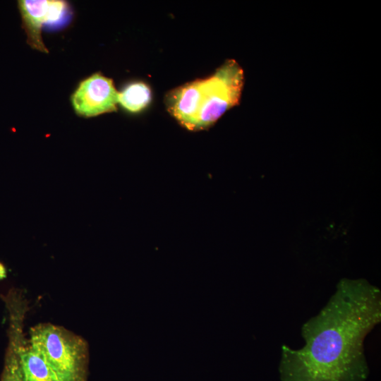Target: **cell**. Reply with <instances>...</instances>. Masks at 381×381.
Listing matches in <instances>:
<instances>
[{
  "instance_id": "obj_1",
  "label": "cell",
  "mask_w": 381,
  "mask_h": 381,
  "mask_svg": "<svg viewBox=\"0 0 381 381\" xmlns=\"http://www.w3.org/2000/svg\"><path fill=\"white\" fill-rule=\"evenodd\" d=\"M381 321V291L363 279L340 280L319 313L301 327L303 345H282L281 381H365L368 334Z\"/></svg>"
},
{
  "instance_id": "obj_2",
  "label": "cell",
  "mask_w": 381,
  "mask_h": 381,
  "mask_svg": "<svg viewBox=\"0 0 381 381\" xmlns=\"http://www.w3.org/2000/svg\"><path fill=\"white\" fill-rule=\"evenodd\" d=\"M243 85L241 66L228 59L212 75L170 91L165 98L167 111L189 130L209 128L239 104Z\"/></svg>"
},
{
  "instance_id": "obj_3",
  "label": "cell",
  "mask_w": 381,
  "mask_h": 381,
  "mask_svg": "<svg viewBox=\"0 0 381 381\" xmlns=\"http://www.w3.org/2000/svg\"><path fill=\"white\" fill-rule=\"evenodd\" d=\"M30 346L60 381H87L89 346L82 337L49 322L30 329Z\"/></svg>"
},
{
  "instance_id": "obj_4",
  "label": "cell",
  "mask_w": 381,
  "mask_h": 381,
  "mask_svg": "<svg viewBox=\"0 0 381 381\" xmlns=\"http://www.w3.org/2000/svg\"><path fill=\"white\" fill-rule=\"evenodd\" d=\"M71 101L78 116L93 117L116 111L119 92L111 78L95 73L79 83Z\"/></svg>"
},
{
  "instance_id": "obj_5",
  "label": "cell",
  "mask_w": 381,
  "mask_h": 381,
  "mask_svg": "<svg viewBox=\"0 0 381 381\" xmlns=\"http://www.w3.org/2000/svg\"><path fill=\"white\" fill-rule=\"evenodd\" d=\"M18 6L28 43L32 49L48 53L41 35L42 26L47 22L48 1L20 0Z\"/></svg>"
},
{
  "instance_id": "obj_6",
  "label": "cell",
  "mask_w": 381,
  "mask_h": 381,
  "mask_svg": "<svg viewBox=\"0 0 381 381\" xmlns=\"http://www.w3.org/2000/svg\"><path fill=\"white\" fill-rule=\"evenodd\" d=\"M23 326V318L9 319L8 343L1 381H25L20 357L21 347L26 340Z\"/></svg>"
},
{
  "instance_id": "obj_7",
  "label": "cell",
  "mask_w": 381,
  "mask_h": 381,
  "mask_svg": "<svg viewBox=\"0 0 381 381\" xmlns=\"http://www.w3.org/2000/svg\"><path fill=\"white\" fill-rule=\"evenodd\" d=\"M20 357L25 381H60L27 340L21 347Z\"/></svg>"
},
{
  "instance_id": "obj_8",
  "label": "cell",
  "mask_w": 381,
  "mask_h": 381,
  "mask_svg": "<svg viewBox=\"0 0 381 381\" xmlns=\"http://www.w3.org/2000/svg\"><path fill=\"white\" fill-rule=\"evenodd\" d=\"M151 101V90L143 82L128 85L119 92V104L126 110L135 113L145 108Z\"/></svg>"
},
{
  "instance_id": "obj_9",
  "label": "cell",
  "mask_w": 381,
  "mask_h": 381,
  "mask_svg": "<svg viewBox=\"0 0 381 381\" xmlns=\"http://www.w3.org/2000/svg\"><path fill=\"white\" fill-rule=\"evenodd\" d=\"M68 14L67 3L61 0H48L46 25H59L64 21Z\"/></svg>"
}]
</instances>
